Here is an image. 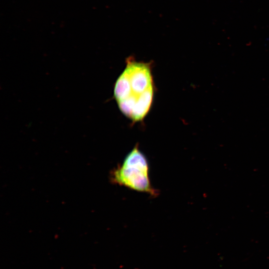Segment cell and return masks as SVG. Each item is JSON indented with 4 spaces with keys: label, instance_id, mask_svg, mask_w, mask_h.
I'll list each match as a JSON object with an SVG mask.
<instances>
[{
    "label": "cell",
    "instance_id": "6da1fadb",
    "mask_svg": "<svg viewBox=\"0 0 269 269\" xmlns=\"http://www.w3.org/2000/svg\"><path fill=\"white\" fill-rule=\"evenodd\" d=\"M154 92L151 63L128 58L114 88L120 111L133 123L142 121L151 108Z\"/></svg>",
    "mask_w": 269,
    "mask_h": 269
},
{
    "label": "cell",
    "instance_id": "7a4b0ae2",
    "mask_svg": "<svg viewBox=\"0 0 269 269\" xmlns=\"http://www.w3.org/2000/svg\"><path fill=\"white\" fill-rule=\"evenodd\" d=\"M113 182L152 196L158 194L149 178V165L137 145L127 155L123 163L112 172Z\"/></svg>",
    "mask_w": 269,
    "mask_h": 269
}]
</instances>
